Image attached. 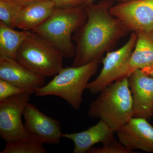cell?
<instances>
[{"mask_svg":"<svg viewBox=\"0 0 153 153\" xmlns=\"http://www.w3.org/2000/svg\"><path fill=\"white\" fill-rule=\"evenodd\" d=\"M114 0H101L85 6L87 19L74 33L76 52L73 66L97 60L101 62L105 53L112 51L119 41L131 33L110 9Z\"/></svg>","mask_w":153,"mask_h":153,"instance_id":"obj_1","label":"cell"},{"mask_svg":"<svg viewBox=\"0 0 153 153\" xmlns=\"http://www.w3.org/2000/svg\"><path fill=\"white\" fill-rule=\"evenodd\" d=\"M128 77L117 80L105 88L91 103L88 116L99 118L117 131L134 117L133 101Z\"/></svg>","mask_w":153,"mask_h":153,"instance_id":"obj_2","label":"cell"},{"mask_svg":"<svg viewBox=\"0 0 153 153\" xmlns=\"http://www.w3.org/2000/svg\"><path fill=\"white\" fill-rule=\"evenodd\" d=\"M87 19L85 6L68 8L55 7L51 15L40 26L32 31L40 34L52 43L63 57H74L76 47L72 35Z\"/></svg>","mask_w":153,"mask_h":153,"instance_id":"obj_3","label":"cell"},{"mask_svg":"<svg viewBox=\"0 0 153 153\" xmlns=\"http://www.w3.org/2000/svg\"><path fill=\"white\" fill-rule=\"evenodd\" d=\"M100 63L95 60L83 66L63 68L49 83L38 89L35 94L59 97L74 109H79L83 91L89 79L97 72Z\"/></svg>","mask_w":153,"mask_h":153,"instance_id":"obj_4","label":"cell"},{"mask_svg":"<svg viewBox=\"0 0 153 153\" xmlns=\"http://www.w3.org/2000/svg\"><path fill=\"white\" fill-rule=\"evenodd\" d=\"M63 55L47 39L30 31L18 49L16 60L44 77L55 76L63 67Z\"/></svg>","mask_w":153,"mask_h":153,"instance_id":"obj_5","label":"cell"},{"mask_svg":"<svg viewBox=\"0 0 153 153\" xmlns=\"http://www.w3.org/2000/svg\"><path fill=\"white\" fill-rule=\"evenodd\" d=\"M137 34L131 33L124 45L119 49L106 53L102 60L103 67L94 81L88 82L86 89L92 94H97L105 88L131 74L129 60L135 46Z\"/></svg>","mask_w":153,"mask_h":153,"instance_id":"obj_6","label":"cell"},{"mask_svg":"<svg viewBox=\"0 0 153 153\" xmlns=\"http://www.w3.org/2000/svg\"><path fill=\"white\" fill-rule=\"evenodd\" d=\"M32 94L25 91L0 101V137L6 143L27 136L22 117Z\"/></svg>","mask_w":153,"mask_h":153,"instance_id":"obj_7","label":"cell"},{"mask_svg":"<svg viewBox=\"0 0 153 153\" xmlns=\"http://www.w3.org/2000/svg\"><path fill=\"white\" fill-rule=\"evenodd\" d=\"M110 12L131 33L153 30V0L117 3L111 8Z\"/></svg>","mask_w":153,"mask_h":153,"instance_id":"obj_8","label":"cell"},{"mask_svg":"<svg viewBox=\"0 0 153 153\" xmlns=\"http://www.w3.org/2000/svg\"><path fill=\"white\" fill-rule=\"evenodd\" d=\"M25 128L28 133L36 135L44 143L57 145L62 138L59 121L47 116L38 108L28 103L24 115Z\"/></svg>","mask_w":153,"mask_h":153,"instance_id":"obj_9","label":"cell"},{"mask_svg":"<svg viewBox=\"0 0 153 153\" xmlns=\"http://www.w3.org/2000/svg\"><path fill=\"white\" fill-rule=\"evenodd\" d=\"M128 81L133 94L134 117L150 119L152 117L153 77L137 69L130 74Z\"/></svg>","mask_w":153,"mask_h":153,"instance_id":"obj_10","label":"cell"},{"mask_svg":"<svg viewBox=\"0 0 153 153\" xmlns=\"http://www.w3.org/2000/svg\"><path fill=\"white\" fill-rule=\"evenodd\" d=\"M144 118L133 117L118 130L119 141L131 150L153 153V126Z\"/></svg>","mask_w":153,"mask_h":153,"instance_id":"obj_11","label":"cell"},{"mask_svg":"<svg viewBox=\"0 0 153 153\" xmlns=\"http://www.w3.org/2000/svg\"><path fill=\"white\" fill-rule=\"evenodd\" d=\"M0 79L35 94L45 85L46 77L30 71L16 60L0 58Z\"/></svg>","mask_w":153,"mask_h":153,"instance_id":"obj_12","label":"cell"},{"mask_svg":"<svg viewBox=\"0 0 153 153\" xmlns=\"http://www.w3.org/2000/svg\"><path fill=\"white\" fill-rule=\"evenodd\" d=\"M51 0H35L23 6L16 17L13 28L31 31L41 25L55 10Z\"/></svg>","mask_w":153,"mask_h":153,"instance_id":"obj_13","label":"cell"},{"mask_svg":"<svg viewBox=\"0 0 153 153\" xmlns=\"http://www.w3.org/2000/svg\"><path fill=\"white\" fill-rule=\"evenodd\" d=\"M114 131L101 120L93 126L79 133H62V138L68 139L74 143V153H87L92 146L102 143L114 135Z\"/></svg>","mask_w":153,"mask_h":153,"instance_id":"obj_14","label":"cell"},{"mask_svg":"<svg viewBox=\"0 0 153 153\" xmlns=\"http://www.w3.org/2000/svg\"><path fill=\"white\" fill-rule=\"evenodd\" d=\"M135 33L136 43L129 60L131 73L153 65V30Z\"/></svg>","mask_w":153,"mask_h":153,"instance_id":"obj_15","label":"cell"},{"mask_svg":"<svg viewBox=\"0 0 153 153\" xmlns=\"http://www.w3.org/2000/svg\"><path fill=\"white\" fill-rule=\"evenodd\" d=\"M30 32L17 31L0 22V58L16 60L18 49Z\"/></svg>","mask_w":153,"mask_h":153,"instance_id":"obj_16","label":"cell"},{"mask_svg":"<svg viewBox=\"0 0 153 153\" xmlns=\"http://www.w3.org/2000/svg\"><path fill=\"white\" fill-rule=\"evenodd\" d=\"M5 147L0 153H47L44 142L33 134H28L23 138L7 142Z\"/></svg>","mask_w":153,"mask_h":153,"instance_id":"obj_17","label":"cell"},{"mask_svg":"<svg viewBox=\"0 0 153 153\" xmlns=\"http://www.w3.org/2000/svg\"><path fill=\"white\" fill-rule=\"evenodd\" d=\"M26 4L13 0H0V22L13 27L16 17Z\"/></svg>","mask_w":153,"mask_h":153,"instance_id":"obj_18","label":"cell"},{"mask_svg":"<svg viewBox=\"0 0 153 153\" xmlns=\"http://www.w3.org/2000/svg\"><path fill=\"white\" fill-rule=\"evenodd\" d=\"M101 148H92L88 150V153H132L131 150L118 142L114 135L102 143Z\"/></svg>","mask_w":153,"mask_h":153,"instance_id":"obj_19","label":"cell"},{"mask_svg":"<svg viewBox=\"0 0 153 153\" xmlns=\"http://www.w3.org/2000/svg\"><path fill=\"white\" fill-rule=\"evenodd\" d=\"M26 91L21 88L0 79V101Z\"/></svg>","mask_w":153,"mask_h":153,"instance_id":"obj_20","label":"cell"},{"mask_svg":"<svg viewBox=\"0 0 153 153\" xmlns=\"http://www.w3.org/2000/svg\"><path fill=\"white\" fill-rule=\"evenodd\" d=\"M55 4V7L68 8L78 6L85 5V0H51Z\"/></svg>","mask_w":153,"mask_h":153,"instance_id":"obj_21","label":"cell"},{"mask_svg":"<svg viewBox=\"0 0 153 153\" xmlns=\"http://www.w3.org/2000/svg\"><path fill=\"white\" fill-rule=\"evenodd\" d=\"M148 76L153 77V65L150 67H146L141 69Z\"/></svg>","mask_w":153,"mask_h":153,"instance_id":"obj_22","label":"cell"},{"mask_svg":"<svg viewBox=\"0 0 153 153\" xmlns=\"http://www.w3.org/2000/svg\"><path fill=\"white\" fill-rule=\"evenodd\" d=\"M13 1H16L19 2L23 3L24 4H27L30 2L33 1L35 0H13Z\"/></svg>","mask_w":153,"mask_h":153,"instance_id":"obj_23","label":"cell"},{"mask_svg":"<svg viewBox=\"0 0 153 153\" xmlns=\"http://www.w3.org/2000/svg\"><path fill=\"white\" fill-rule=\"evenodd\" d=\"M94 1V0H85V6L89 5L91 4H93Z\"/></svg>","mask_w":153,"mask_h":153,"instance_id":"obj_24","label":"cell"},{"mask_svg":"<svg viewBox=\"0 0 153 153\" xmlns=\"http://www.w3.org/2000/svg\"><path fill=\"white\" fill-rule=\"evenodd\" d=\"M115 2L117 3L124 2L129 1H135V0H114Z\"/></svg>","mask_w":153,"mask_h":153,"instance_id":"obj_25","label":"cell"},{"mask_svg":"<svg viewBox=\"0 0 153 153\" xmlns=\"http://www.w3.org/2000/svg\"><path fill=\"white\" fill-rule=\"evenodd\" d=\"M152 117H153V109H152Z\"/></svg>","mask_w":153,"mask_h":153,"instance_id":"obj_26","label":"cell"}]
</instances>
